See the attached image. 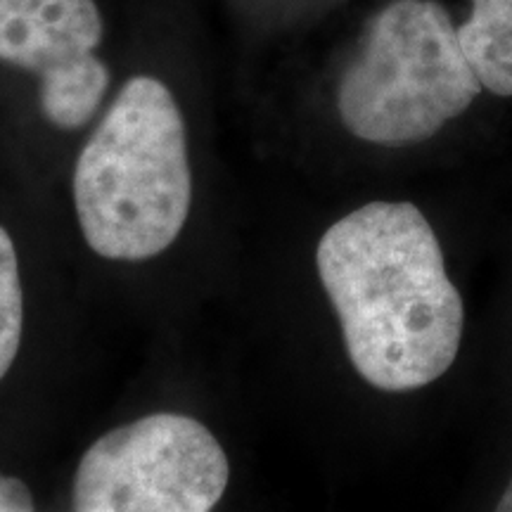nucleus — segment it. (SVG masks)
<instances>
[{"label": "nucleus", "instance_id": "obj_2", "mask_svg": "<svg viewBox=\"0 0 512 512\" xmlns=\"http://www.w3.org/2000/svg\"><path fill=\"white\" fill-rule=\"evenodd\" d=\"M190 204L188 140L176 98L162 81L133 76L76 162L83 238L105 259H152L181 235Z\"/></svg>", "mask_w": 512, "mask_h": 512}, {"label": "nucleus", "instance_id": "obj_1", "mask_svg": "<svg viewBox=\"0 0 512 512\" xmlns=\"http://www.w3.org/2000/svg\"><path fill=\"white\" fill-rule=\"evenodd\" d=\"M320 283L351 366L382 392H413L456 361L465 309L430 221L411 202H370L328 228Z\"/></svg>", "mask_w": 512, "mask_h": 512}, {"label": "nucleus", "instance_id": "obj_7", "mask_svg": "<svg viewBox=\"0 0 512 512\" xmlns=\"http://www.w3.org/2000/svg\"><path fill=\"white\" fill-rule=\"evenodd\" d=\"M24 330V292L17 252L8 230L0 226V380L17 358Z\"/></svg>", "mask_w": 512, "mask_h": 512}, {"label": "nucleus", "instance_id": "obj_4", "mask_svg": "<svg viewBox=\"0 0 512 512\" xmlns=\"http://www.w3.org/2000/svg\"><path fill=\"white\" fill-rule=\"evenodd\" d=\"M228 477L226 451L207 425L178 413L147 415L83 453L74 512H211Z\"/></svg>", "mask_w": 512, "mask_h": 512}, {"label": "nucleus", "instance_id": "obj_9", "mask_svg": "<svg viewBox=\"0 0 512 512\" xmlns=\"http://www.w3.org/2000/svg\"><path fill=\"white\" fill-rule=\"evenodd\" d=\"M496 512H512V477H510L508 489H505V494L501 496V501H498V505H496Z\"/></svg>", "mask_w": 512, "mask_h": 512}, {"label": "nucleus", "instance_id": "obj_5", "mask_svg": "<svg viewBox=\"0 0 512 512\" xmlns=\"http://www.w3.org/2000/svg\"><path fill=\"white\" fill-rule=\"evenodd\" d=\"M102 31L95 0H0V62L38 76L41 110L62 131L88 124L110 86Z\"/></svg>", "mask_w": 512, "mask_h": 512}, {"label": "nucleus", "instance_id": "obj_3", "mask_svg": "<svg viewBox=\"0 0 512 512\" xmlns=\"http://www.w3.org/2000/svg\"><path fill=\"white\" fill-rule=\"evenodd\" d=\"M482 93L458 29L434 0H394L368 24L337 88L351 136L384 147L422 143Z\"/></svg>", "mask_w": 512, "mask_h": 512}, {"label": "nucleus", "instance_id": "obj_6", "mask_svg": "<svg viewBox=\"0 0 512 512\" xmlns=\"http://www.w3.org/2000/svg\"><path fill=\"white\" fill-rule=\"evenodd\" d=\"M460 48L486 91L512 95V0H472V12L458 27Z\"/></svg>", "mask_w": 512, "mask_h": 512}, {"label": "nucleus", "instance_id": "obj_8", "mask_svg": "<svg viewBox=\"0 0 512 512\" xmlns=\"http://www.w3.org/2000/svg\"><path fill=\"white\" fill-rule=\"evenodd\" d=\"M0 512H34L29 489L17 477L0 475Z\"/></svg>", "mask_w": 512, "mask_h": 512}]
</instances>
